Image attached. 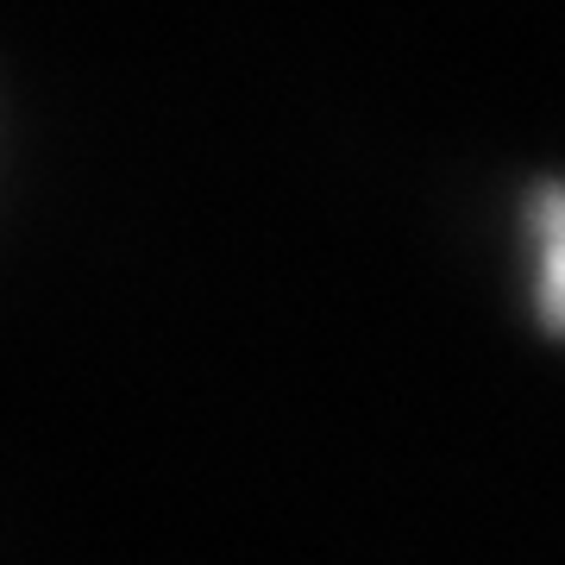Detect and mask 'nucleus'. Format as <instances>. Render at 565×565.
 <instances>
[{
	"label": "nucleus",
	"mask_w": 565,
	"mask_h": 565,
	"mask_svg": "<svg viewBox=\"0 0 565 565\" xmlns=\"http://www.w3.org/2000/svg\"><path fill=\"white\" fill-rule=\"evenodd\" d=\"M527 239H534V315L553 340H565V182H541L527 195Z\"/></svg>",
	"instance_id": "f257e3e1"
}]
</instances>
